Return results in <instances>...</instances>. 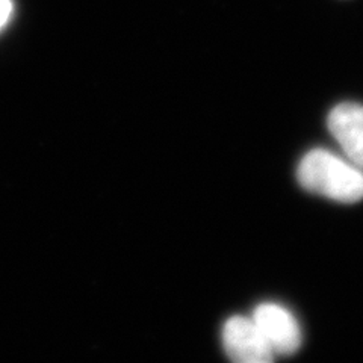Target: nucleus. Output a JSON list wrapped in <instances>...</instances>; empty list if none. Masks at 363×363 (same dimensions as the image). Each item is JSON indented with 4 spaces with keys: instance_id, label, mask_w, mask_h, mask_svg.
<instances>
[{
    "instance_id": "1",
    "label": "nucleus",
    "mask_w": 363,
    "mask_h": 363,
    "mask_svg": "<svg viewBox=\"0 0 363 363\" xmlns=\"http://www.w3.org/2000/svg\"><path fill=\"white\" fill-rule=\"evenodd\" d=\"M297 177L304 189L335 201L356 203L363 199V169L323 149L301 159Z\"/></svg>"
},
{
    "instance_id": "2",
    "label": "nucleus",
    "mask_w": 363,
    "mask_h": 363,
    "mask_svg": "<svg viewBox=\"0 0 363 363\" xmlns=\"http://www.w3.org/2000/svg\"><path fill=\"white\" fill-rule=\"evenodd\" d=\"M252 320L274 356H291L301 347V330L294 315L276 303L259 304Z\"/></svg>"
},
{
    "instance_id": "3",
    "label": "nucleus",
    "mask_w": 363,
    "mask_h": 363,
    "mask_svg": "<svg viewBox=\"0 0 363 363\" xmlns=\"http://www.w3.org/2000/svg\"><path fill=\"white\" fill-rule=\"evenodd\" d=\"M225 354L238 363H268L274 353L252 318L232 316L223 328Z\"/></svg>"
},
{
    "instance_id": "4",
    "label": "nucleus",
    "mask_w": 363,
    "mask_h": 363,
    "mask_svg": "<svg viewBox=\"0 0 363 363\" xmlns=\"http://www.w3.org/2000/svg\"><path fill=\"white\" fill-rule=\"evenodd\" d=\"M328 129L348 161L363 169V106L357 104L335 106L328 116Z\"/></svg>"
},
{
    "instance_id": "5",
    "label": "nucleus",
    "mask_w": 363,
    "mask_h": 363,
    "mask_svg": "<svg viewBox=\"0 0 363 363\" xmlns=\"http://www.w3.org/2000/svg\"><path fill=\"white\" fill-rule=\"evenodd\" d=\"M13 13V2L11 0H0V29H2Z\"/></svg>"
}]
</instances>
